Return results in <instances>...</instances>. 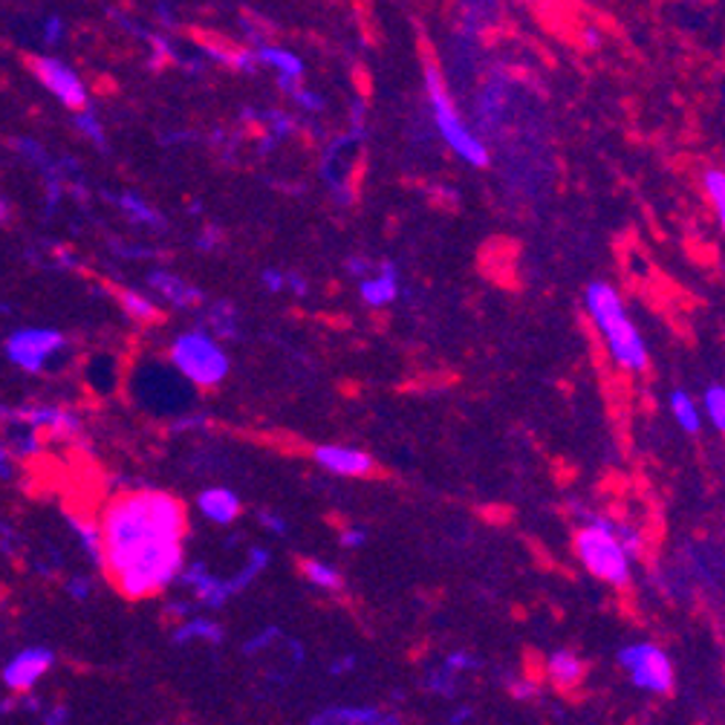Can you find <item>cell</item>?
Masks as SVG:
<instances>
[{"mask_svg": "<svg viewBox=\"0 0 725 725\" xmlns=\"http://www.w3.org/2000/svg\"><path fill=\"white\" fill-rule=\"evenodd\" d=\"M581 521L584 526L576 535V553L584 570L604 584H631L633 558L618 538V523L604 515H587V512H581Z\"/></svg>", "mask_w": 725, "mask_h": 725, "instance_id": "obj_3", "label": "cell"}, {"mask_svg": "<svg viewBox=\"0 0 725 725\" xmlns=\"http://www.w3.org/2000/svg\"><path fill=\"white\" fill-rule=\"evenodd\" d=\"M258 58L264 67H272L278 76H295V78L304 76V62H301L295 53L278 47V44H260Z\"/></svg>", "mask_w": 725, "mask_h": 725, "instance_id": "obj_24", "label": "cell"}, {"mask_svg": "<svg viewBox=\"0 0 725 725\" xmlns=\"http://www.w3.org/2000/svg\"><path fill=\"white\" fill-rule=\"evenodd\" d=\"M55 665V656L49 648H24L18 650L7 665H3V671H0V679H3V685L9 691H15V694H30L32 688L38 685L41 677L49 673V668Z\"/></svg>", "mask_w": 725, "mask_h": 725, "instance_id": "obj_10", "label": "cell"}, {"mask_svg": "<svg viewBox=\"0 0 725 725\" xmlns=\"http://www.w3.org/2000/svg\"><path fill=\"white\" fill-rule=\"evenodd\" d=\"M428 688L434 694L451 696L454 688H457V671H451L448 665H443V668H437V671L428 677Z\"/></svg>", "mask_w": 725, "mask_h": 725, "instance_id": "obj_31", "label": "cell"}, {"mask_svg": "<svg viewBox=\"0 0 725 725\" xmlns=\"http://www.w3.org/2000/svg\"><path fill=\"white\" fill-rule=\"evenodd\" d=\"M584 304L590 319L599 327V333L607 342V350L618 367L639 373L648 367V347L642 342V333L631 321L624 301L616 289L604 281H595L587 287Z\"/></svg>", "mask_w": 725, "mask_h": 725, "instance_id": "obj_2", "label": "cell"}, {"mask_svg": "<svg viewBox=\"0 0 725 725\" xmlns=\"http://www.w3.org/2000/svg\"><path fill=\"white\" fill-rule=\"evenodd\" d=\"M188 610H191V607H188L186 601H174V604H168V610H165V613H168V616L180 618V616H188Z\"/></svg>", "mask_w": 725, "mask_h": 725, "instance_id": "obj_49", "label": "cell"}, {"mask_svg": "<svg viewBox=\"0 0 725 725\" xmlns=\"http://www.w3.org/2000/svg\"><path fill=\"white\" fill-rule=\"evenodd\" d=\"M67 720H70V714H67V709H62V705H58V709H53V714H44V723H49V725L67 723Z\"/></svg>", "mask_w": 725, "mask_h": 725, "instance_id": "obj_48", "label": "cell"}, {"mask_svg": "<svg viewBox=\"0 0 725 725\" xmlns=\"http://www.w3.org/2000/svg\"><path fill=\"white\" fill-rule=\"evenodd\" d=\"M584 38H587V47H599V32L595 30H587Z\"/></svg>", "mask_w": 725, "mask_h": 725, "instance_id": "obj_51", "label": "cell"}, {"mask_svg": "<svg viewBox=\"0 0 725 725\" xmlns=\"http://www.w3.org/2000/svg\"><path fill=\"white\" fill-rule=\"evenodd\" d=\"M425 93H428V108L431 116H434V125H437L439 131V140L448 145V150L466 165H471V168H486V165H489V148H486V142L466 125V119L457 113L451 93H448V87H445L443 72H439L434 64L425 67Z\"/></svg>", "mask_w": 725, "mask_h": 725, "instance_id": "obj_4", "label": "cell"}, {"mask_svg": "<svg viewBox=\"0 0 725 725\" xmlns=\"http://www.w3.org/2000/svg\"><path fill=\"white\" fill-rule=\"evenodd\" d=\"M278 636H281V631H278V627H264V631H260L258 636H255V639L246 642V648H243V654L255 656V654H258V650L269 648V645H272V639H278Z\"/></svg>", "mask_w": 725, "mask_h": 725, "instance_id": "obj_36", "label": "cell"}, {"mask_svg": "<svg viewBox=\"0 0 725 725\" xmlns=\"http://www.w3.org/2000/svg\"><path fill=\"white\" fill-rule=\"evenodd\" d=\"M269 561H272V558H269V553H266L264 546H252L249 555H246V564H243L241 570L228 578V587H232V593L241 595L243 590H249V584H255V581H258V576L266 570V567H269Z\"/></svg>", "mask_w": 725, "mask_h": 725, "instance_id": "obj_23", "label": "cell"}, {"mask_svg": "<svg viewBox=\"0 0 725 725\" xmlns=\"http://www.w3.org/2000/svg\"><path fill=\"white\" fill-rule=\"evenodd\" d=\"M119 301H122V310H125L133 321L159 319V306H156L148 295L136 292V289H122V292H119Z\"/></svg>", "mask_w": 725, "mask_h": 725, "instance_id": "obj_28", "label": "cell"}, {"mask_svg": "<svg viewBox=\"0 0 725 725\" xmlns=\"http://www.w3.org/2000/svg\"><path fill=\"white\" fill-rule=\"evenodd\" d=\"M312 460L338 477L373 475V457L361 448H353V445H319L312 451Z\"/></svg>", "mask_w": 725, "mask_h": 725, "instance_id": "obj_11", "label": "cell"}, {"mask_svg": "<svg viewBox=\"0 0 725 725\" xmlns=\"http://www.w3.org/2000/svg\"><path fill=\"white\" fill-rule=\"evenodd\" d=\"M223 627L214 618H188L177 631L171 633L174 645H191V642H209V645H220L223 642Z\"/></svg>", "mask_w": 725, "mask_h": 725, "instance_id": "obj_19", "label": "cell"}, {"mask_svg": "<svg viewBox=\"0 0 725 725\" xmlns=\"http://www.w3.org/2000/svg\"><path fill=\"white\" fill-rule=\"evenodd\" d=\"M67 523H70L72 535L78 538V546H81V553L90 558L96 570H108V553H104V532L102 523L87 521V517L78 515H67Z\"/></svg>", "mask_w": 725, "mask_h": 725, "instance_id": "obj_17", "label": "cell"}, {"mask_svg": "<svg viewBox=\"0 0 725 725\" xmlns=\"http://www.w3.org/2000/svg\"><path fill=\"white\" fill-rule=\"evenodd\" d=\"M266 122L272 125L275 136H289V133L295 131V116H289L283 110H272V113H266Z\"/></svg>", "mask_w": 725, "mask_h": 725, "instance_id": "obj_35", "label": "cell"}, {"mask_svg": "<svg viewBox=\"0 0 725 725\" xmlns=\"http://www.w3.org/2000/svg\"><path fill=\"white\" fill-rule=\"evenodd\" d=\"M702 188H705L711 205L717 211L720 226L725 228V171H720V168L705 171V177H702Z\"/></svg>", "mask_w": 725, "mask_h": 725, "instance_id": "obj_30", "label": "cell"}, {"mask_svg": "<svg viewBox=\"0 0 725 725\" xmlns=\"http://www.w3.org/2000/svg\"><path fill=\"white\" fill-rule=\"evenodd\" d=\"M205 327L217 338H226V342H234V338L241 336V330H237V312H234V306L226 304V301H217V304L205 312Z\"/></svg>", "mask_w": 725, "mask_h": 725, "instance_id": "obj_25", "label": "cell"}, {"mask_svg": "<svg viewBox=\"0 0 725 725\" xmlns=\"http://www.w3.org/2000/svg\"><path fill=\"white\" fill-rule=\"evenodd\" d=\"M301 572H304V578L310 581L312 587H319V590H327V593H338L344 587V578L342 572L333 567V564L327 561H304L301 564Z\"/></svg>", "mask_w": 725, "mask_h": 725, "instance_id": "obj_26", "label": "cell"}, {"mask_svg": "<svg viewBox=\"0 0 725 725\" xmlns=\"http://www.w3.org/2000/svg\"><path fill=\"white\" fill-rule=\"evenodd\" d=\"M359 295L367 306L382 310V306L393 304L399 295V272L393 264L376 266L373 272L359 281Z\"/></svg>", "mask_w": 725, "mask_h": 725, "instance_id": "obj_13", "label": "cell"}, {"mask_svg": "<svg viewBox=\"0 0 725 725\" xmlns=\"http://www.w3.org/2000/svg\"><path fill=\"white\" fill-rule=\"evenodd\" d=\"M148 287L154 289L163 301H168L171 306H180V310L203 304V292H200V289L182 281L180 275L165 272V269H156V272L148 275Z\"/></svg>", "mask_w": 725, "mask_h": 725, "instance_id": "obj_15", "label": "cell"}, {"mask_svg": "<svg viewBox=\"0 0 725 725\" xmlns=\"http://www.w3.org/2000/svg\"><path fill=\"white\" fill-rule=\"evenodd\" d=\"M102 532L104 572L125 599H150L180 581L186 570V509L174 494L156 489L122 494L104 509Z\"/></svg>", "mask_w": 725, "mask_h": 725, "instance_id": "obj_1", "label": "cell"}, {"mask_svg": "<svg viewBox=\"0 0 725 725\" xmlns=\"http://www.w3.org/2000/svg\"><path fill=\"white\" fill-rule=\"evenodd\" d=\"M205 425H209V416H205V414H188V416H180V420L174 422V431L188 434V431H203Z\"/></svg>", "mask_w": 725, "mask_h": 725, "instance_id": "obj_41", "label": "cell"}, {"mask_svg": "<svg viewBox=\"0 0 725 725\" xmlns=\"http://www.w3.org/2000/svg\"><path fill=\"white\" fill-rule=\"evenodd\" d=\"M668 405H671V414L677 420V425L685 434H700L702 428V408L696 405L694 397L685 393V390H673L671 397H668Z\"/></svg>", "mask_w": 725, "mask_h": 725, "instance_id": "obj_21", "label": "cell"}, {"mask_svg": "<svg viewBox=\"0 0 725 725\" xmlns=\"http://www.w3.org/2000/svg\"><path fill=\"white\" fill-rule=\"evenodd\" d=\"M546 673L553 679L555 685L561 688H576L584 677V662L578 659V654L572 650H553L549 659H546Z\"/></svg>", "mask_w": 725, "mask_h": 725, "instance_id": "obj_18", "label": "cell"}, {"mask_svg": "<svg viewBox=\"0 0 725 725\" xmlns=\"http://www.w3.org/2000/svg\"><path fill=\"white\" fill-rule=\"evenodd\" d=\"M116 205L125 211V217L131 220V223H136V226L165 228L163 214H159V211H156L148 200H142L140 194H119Z\"/></svg>", "mask_w": 725, "mask_h": 725, "instance_id": "obj_22", "label": "cell"}, {"mask_svg": "<svg viewBox=\"0 0 725 725\" xmlns=\"http://www.w3.org/2000/svg\"><path fill=\"white\" fill-rule=\"evenodd\" d=\"M258 521L266 532H272V535H278V538L287 535V521H283L281 515H275V512H266V509H260Z\"/></svg>", "mask_w": 725, "mask_h": 725, "instance_id": "obj_37", "label": "cell"}, {"mask_svg": "<svg viewBox=\"0 0 725 725\" xmlns=\"http://www.w3.org/2000/svg\"><path fill=\"white\" fill-rule=\"evenodd\" d=\"M367 540V532L361 529V526H344L342 535H338V544L344 546V549H359V546H365Z\"/></svg>", "mask_w": 725, "mask_h": 725, "instance_id": "obj_38", "label": "cell"}, {"mask_svg": "<svg viewBox=\"0 0 725 725\" xmlns=\"http://www.w3.org/2000/svg\"><path fill=\"white\" fill-rule=\"evenodd\" d=\"M72 125H76V131L81 133L87 142H93L99 150L108 148V136H104L102 119L96 116V110L90 108V104H87V108H81V110H76V116H72Z\"/></svg>", "mask_w": 725, "mask_h": 725, "instance_id": "obj_27", "label": "cell"}, {"mask_svg": "<svg viewBox=\"0 0 725 725\" xmlns=\"http://www.w3.org/2000/svg\"><path fill=\"white\" fill-rule=\"evenodd\" d=\"M0 475H3V480H12V451L9 448H3V454H0Z\"/></svg>", "mask_w": 725, "mask_h": 725, "instance_id": "obj_47", "label": "cell"}, {"mask_svg": "<svg viewBox=\"0 0 725 725\" xmlns=\"http://www.w3.org/2000/svg\"><path fill=\"white\" fill-rule=\"evenodd\" d=\"M64 344H67L64 333L53 327H21L15 333H9L3 350H7V359L18 370L41 373L64 350Z\"/></svg>", "mask_w": 725, "mask_h": 725, "instance_id": "obj_7", "label": "cell"}, {"mask_svg": "<svg viewBox=\"0 0 725 725\" xmlns=\"http://www.w3.org/2000/svg\"><path fill=\"white\" fill-rule=\"evenodd\" d=\"M3 420H21L30 422L35 428L47 431L49 437L55 439H70V443L85 445V422L76 411L64 405H21V408H7Z\"/></svg>", "mask_w": 725, "mask_h": 725, "instance_id": "obj_9", "label": "cell"}, {"mask_svg": "<svg viewBox=\"0 0 725 725\" xmlns=\"http://www.w3.org/2000/svg\"><path fill=\"white\" fill-rule=\"evenodd\" d=\"M347 272L350 275H356V278H367V275L373 272V264H370V260L367 258H347Z\"/></svg>", "mask_w": 725, "mask_h": 725, "instance_id": "obj_43", "label": "cell"}, {"mask_svg": "<svg viewBox=\"0 0 725 725\" xmlns=\"http://www.w3.org/2000/svg\"><path fill=\"white\" fill-rule=\"evenodd\" d=\"M443 665H448L451 671L462 673V671H475L477 668V659L471 654H466V650H457V654H451L448 659H445Z\"/></svg>", "mask_w": 725, "mask_h": 725, "instance_id": "obj_40", "label": "cell"}, {"mask_svg": "<svg viewBox=\"0 0 725 725\" xmlns=\"http://www.w3.org/2000/svg\"><path fill=\"white\" fill-rule=\"evenodd\" d=\"M174 370L197 388H217L228 376V356L211 330H188L168 350Z\"/></svg>", "mask_w": 725, "mask_h": 725, "instance_id": "obj_5", "label": "cell"}, {"mask_svg": "<svg viewBox=\"0 0 725 725\" xmlns=\"http://www.w3.org/2000/svg\"><path fill=\"white\" fill-rule=\"evenodd\" d=\"M353 668H356V656L333 659V665H330V677H342V673H350Z\"/></svg>", "mask_w": 725, "mask_h": 725, "instance_id": "obj_45", "label": "cell"}, {"mask_svg": "<svg viewBox=\"0 0 725 725\" xmlns=\"http://www.w3.org/2000/svg\"><path fill=\"white\" fill-rule=\"evenodd\" d=\"M197 509H200V515L209 517L211 523H217V526H228L241 517V498L226 489V486H211L205 492L197 494Z\"/></svg>", "mask_w": 725, "mask_h": 725, "instance_id": "obj_14", "label": "cell"}, {"mask_svg": "<svg viewBox=\"0 0 725 725\" xmlns=\"http://www.w3.org/2000/svg\"><path fill=\"white\" fill-rule=\"evenodd\" d=\"M289 289H292V292H295L298 298H304L306 295V281H304V275H298V272H292L289 275Z\"/></svg>", "mask_w": 725, "mask_h": 725, "instance_id": "obj_46", "label": "cell"}, {"mask_svg": "<svg viewBox=\"0 0 725 725\" xmlns=\"http://www.w3.org/2000/svg\"><path fill=\"white\" fill-rule=\"evenodd\" d=\"M180 584H186L205 610L226 607V601L234 595L232 587H228V578L211 576L203 564H191V567H186V570L180 572Z\"/></svg>", "mask_w": 725, "mask_h": 725, "instance_id": "obj_12", "label": "cell"}, {"mask_svg": "<svg viewBox=\"0 0 725 725\" xmlns=\"http://www.w3.org/2000/svg\"><path fill=\"white\" fill-rule=\"evenodd\" d=\"M618 665H622L631 682L648 694H668L673 688V665L662 648L650 642H636L618 650Z\"/></svg>", "mask_w": 725, "mask_h": 725, "instance_id": "obj_6", "label": "cell"}, {"mask_svg": "<svg viewBox=\"0 0 725 725\" xmlns=\"http://www.w3.org/2000/svg\"><path fill=\"white\" fill-rule=\"evenodd\" d=\"M618 538H622L624 549L631 553L633 561H636V558H642V553H645V538H642V532L636 529V526L618 523Z\"/></svg>", "mask_w": 725, "mask_h": 725, "instance_id": "obj_32", "label": "cell"}, {"mask_svg": "<svg viewBox=\"0 0 725 725\" xmlns=\"http://www.w3.org/2000/svg\"><path fill=\"white\" fill-rule=\"evenodd\" d=\"M315 725H388L399 723L397 717H390L384 711L373 709V705H333V709L321 711L312 717Z\"/></svg>", "mask_w": 725, "mask_h": 725, "instance_id": "obj_16", "label": "cell"}, {"mask_svg": "<svg viewBox=\"0 0 725 725\" xmlns=\"http://www.w3.org/2000/svg\"><path fill=\"white\" fill-rule=\"evenodd\" d=\"M30 72L38 78V85L53 96L55 102L64 104L72 113L90 104L87 85L70 64L62 62V58H55V55H30Z\"/></svg>", "mask_w": 725, "mask_h": 725, "instance_id": "obj_8", "label": "cell"}, {"mask_svg": "<svg viewBox=\"0 0 725 725\" xmlns=\"http://www.w3.org/2000/svg\"><path fill=\"white\" fill-rule=\"evenodd\" d=\"M702 411L711 420V425L725 434V384H709L702 397Z\"/></svg>", "mask_w": 725, "mask_h": 725, "instance_id": "obj_29", "label": "cell"}, {"mask_svg": "<svg viewBox=\"0 0 725 725\" xmlns=\"http://www.w3.org/2000/svg\"><path fill=\"white\" fill-rule=\"evenodd\" d=\"M260 283H264V289H269V292H283V289L289 287V275L281 272V269H266V272L260 275Z\"/></svg>", "mask_w": 725, "mask_h": 725, "instance_id": "obj_39", "label": "cell"}, {"mask_svg": "<svg viewBox=\"0 0 725 725\" xmlns=\"http://www.w3.org/2000/svg\"><path fill=\"white\" fill-rule=\"evenodd\" d=\"M156 12H159V15H163L165 24H171V21H174V18H171V9H168V3H156Z\"/></svg>", "mask_w": 725, "mask_h": 725, "instance_id": "obj_50", "label": "cell"}, {"mask_svg": "<svg viewBox=\"0 0 725 725\" xmlns=\"http://www.w3.org/2000/svg\"><path fill=\"white\" fill-rule=\"evenodd\" d=\"M9 451H15L21 460L38 457L44 451V439H41V428L30 425V422L12 420L9 422Z\"/></svg>", "mask_w": 725, "mask_h": 725, "instance_id": "obj_20", "label": "cell"}, {"mask_svg": "<svg viewBox=\"0 0 725 725\" xmlns=\"http://www.w3.org/2000/svg\"><path fill=\"white\" fill-rule=\"evenodd\" d=\"M220 241H223V232H220L217 226H209L203 234H200V241L197 243H200V249L211 252V249H217Z\"/></svg>", "mask_w": 725, "mask_h": 725, "instance_id": "obj_42", "label": "cell"}, {"mask_svg": "<svg viewBox=\"0 0 725 725\" xmlns=\"http://www.w3.org/2000/svg\"><path fill=\"white\" fill-rule=\"evenodd\" d=\"M64 35H67V24H64V18H58V15L44 18V24H41V38H44V44L55 47V44H62Z\"/></svg>", "mask_w": 725, "mask_h": 725, "instance_id": "obj_34", "label": "cell"}, {"mask_svg": "<svg viewBox=\"0 0 725 725\" xmlns=\"http://www.w3.org/2000/svg\"><path fill=\"white\" fill-rule=\"evenodd\" d=\"M64 590H67V595H70L72 601H87L90 593H93V578L85 576V572H76V576L64 581Z\"/></svg>", "mask_w": 725, "mask_h": 725, "instance_id": "obj_33", "label": "cell"}, {"mask_svg": "<svg viewBox=\"0 0 725 725\" xmlns=\"http://www.w3.org/2000/svg\"><path fill=\"white\" fill-rule=\"evenodd\" d=\"M535 694H538V691H535L532 682H526V679H512V696H517V700H532Z\"/></svg>", "mask_w": 725, "mask_h": 725, "instance_id": "obj_44", "label": "cell"}]
</instances>
